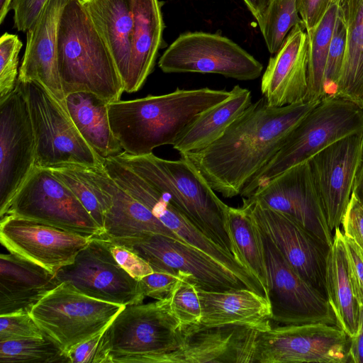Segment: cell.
<instances>
[{"mask_svg": "<svg viewBox=\"0 0 363 363\" xmlns=\"http://www.w3.org/2000/svg\"><path fill=\"white\" fill-rule=\"evenodd\" d=\"M93 236L10 215L0 223V241L7 250L56 274L72 263Z\"/></svg>", "mask_w": 363, "mask_h": 363, "instance_id": "cell-18", "label": "cell"}, {"mask_svg": "<svg viewBox=\"0 0 363 363\" xmlns=\"http://www.w3.org/2000/svg\"><path fill=\"white\" fill-rule=\"evenodd\" d=\"M47 168L71 189L103 232L104 213L101 192L82 164L66 163Z\"/></svg>", "mask_w": 363, "mask_h": 363, "instance_id": "cell-36", "label": "cell"}, {"mask_svg": "<svg viewBox=\"0 0 363 363\" xmlns=\"http://www.w3.org/2000/svg\"><path fill=\"white\" fill-rule=\"evenodd\" d=\"M172 312L182 326L201 324V308L194 279L184 274L171 296Z\"/></svg>", "mask_w": 363, "mask_h": 363, "instance_id": "cell-38", "label": "cell"}, {"mask_svg": "<svg viewBox=\"0 0 363 363\" xmlns=\"http://www.w3.org/2000/svg\"><path fill=\"white\" fill-rule=\"evenodd\" d=\"M184 274L174 270H155L138 280L140 291L145 298L156 300L169 298Z\"/></svg>", "mask_w": 363, "mask_h": 363, "instance_id": "cell-42", "label": "cell"}, {"mask_svg": "<svg viewBox=\"0 0 363 363\" xmlns=\"http://www.w3.org/2000/svg\"><path fill=\"white\" fill-rule=\"evenodd\" d=\"M45 334L30 315L22 312L0 315V342L26 337H43Z\"/></svg>", "mask_w": 363, "mask_h": 363, "instance_id": "cell-41", "label": "cell"}, {"mask_svg": "<svg viewBox=\"0 0 363 363\" xmlns=\"http://www.w3.org/2000/svg\"><path fill=\"white\" fill-rule=\"evenodd\" d=\"M114 59L123 86L129 72L132 0H80Z\"/></svg>", "mask_w": 363, "mask_h": 363, "instance_id": "cell-28", "label": "cell"}, {"mask_svg": "<svg viewBox=\"0 0 363 363\" xmlns=\"http://www.w3.org/2000/svg\"><path fill=\"white\" fill-rule=\"evenodd\" d=\"M108 104L91 92L77 91L66 95L67 111L76 128L89 145L104 160L123 152L111 127Z\"/></svg>", "mask_w": 363, "mask_h": 363, "instance_id": "cell-29", "label": "cell"}, {"mask_svg": "<svg viewBox=\"0 0 363 363\" xmlns=\"http://www.w3.org/2000/svg\"><path fill=\"white\" fill-rule=\"evenodd\" d=\"M48 0H12L13 27L27 32L36 21Z\"/></svg>", "mask_w": 363, "mask_h": 363, "instance_id": "cell-46", "label": "cell"}, {"mask_svg": "<svg viewBox=\"0 0 363 363\" xmlns=\"http://www.w3.org/2000/svg\"><path fill=\"white\" fill-rule=\"evenodd\" d=\"M351 362L363 363V306H359V328L356 337L351 338Z\"/></svg>", "mask_w": 363, "mask_h": 363, "instance_id": "cell-49", "label": "cell"}, {"mask_svg": "<svg viewBox=\"0 0 363 363\" xmlns=\"http://www.w3.org/2000/svg\"><path fill=\"white\" fill-rule=\"evenodd\" d=\"M242 206L288 263L326 296V261L331 247L291 216L252 197L242 198Z\"/></svg>", "mask_w": 363, "mask_h": 363, "instance_id": "cell-14", "label": "cell"}, {"mask_svg": "<svg viewBox=\"0 0 363 363\" xmlns=\"http://www.w3.org/2000/svg\"><path fill=\"white\" fill-rule=\"evenodd\" d=\"M135 252L153 270H174L191 275L199 288L226 291L247 286L230 271L202 251L182 240L155 233L107 240Z\"/></svg>", "mask_w": 363, "mask_h": 363, "instance_id": "cell-15", "label": "cell"}, {"mask_svg": "<svg viewBox=\"0 0 363 363\" xmlns=\"http://www.w3.org/2000/svg\"><path fill=\"white\" fill-rule=\"evenodd\" d=\"M231 94L208 87L177 88L162 95L118 100L108 104L111 127L125 152L148 155L157 147L173 146L201 113Z\"/></svg>", "mask_w": 363, "mask_h": 363, "instance_id": "cell-2", "label": "cell"}, {"mask_svg": "<svg viewBox=\"0 0 363 363\" xmlns=\"http://www.w3.org/2000/svg\"><path fill=\"white\" fill-rule=\"evenodd\" d=\"M60 282L56 274L12 253L0 256V315L30 313Z\"/></svg>", "mask_w": 363, "mask_h": 363, "instance_id": "cell-26", "label": "cell"}, {"mask_svg": "<svg viewBox=\"0 0 363 363\" xmlns=\"http://www.w3.org/2000/svg\"><path fill=\"white\" fill-rule=\"evenodd\" d=\"M1 363H69L49 337H26L0 342Z\"/></svg>", "mask_w": 363, "mask_h": 363, "instance_id": "cell-35", "label": "cell"}, {"mask_svg": "<svg viewBox=\"0 0 363 363\" xmlns=\"http://www.w3.org/2000/svg\"><path fill=\"white\" fill-rule=\"evenodd\" d=\"M351 337L323 323L272 325L258 330L254 362H351Z\"/></svg>", "mask_w": 363, "mask_h": 363, "instance_id": "cell-10", "label": "cell"}, {"mask_svg": "<svg viewBox=\"0 0 363 363\" xmlns=\"http://www.w3.org/2000/svg\"><path fill=\"white\" fill-rule=\"evenodd\" d=\"M262 235L272 322L279 325L323 323L337 325L327 297L295 270L265 235Z\"/></svg>", "mask_w": 363, "mask_h": 363, "instance_id": "cell-13", "label": "cell"}, {"mask_svg": "<svg viewBox=\"0 0 363 363\" xmlns=\"http://www.w3.org/2000/svg\"><path fill=\"white\" fill-rule=\"evenodd\" d=\"M60 282L67 281L91 298L128 306L143 303L138 281L116 262L106 241L94 236L77 255L74 262L55 274Z\"/></svg>", "mask_w": 363, "mask_h": 363, "instance_id": "cell-16", "label": "cell"}, {"mask_svg": "<svg viewBox=\"0 0 363 363\" xmlns=\"http://www.w3.org/2000/svg\"><path fill=\"white\" fill-rule=\"evenodd\" d=\"M347 27L339 9L325 69L324 98L334 96L335 94L345 59Z\"/></svg>", "mask_w": 363, "mask_h": 363, "instance_id": "cell-39", "label": "cell"}, {"mask_svg": "<svg viewBox=\"0 0 363 363\" xmlns=\"http://www.w3.org/2000/svg\"><path fill=\"white\" fill-rule=\"evenodd\" d=\"M249 197L291 216L332 246L333 235L308 162L291 167L276 176Z\"/></svg>", "mask_w": 363, "mask_h": 363, "instance_id": "cell-20", "label": "cell"}, {"mask_svg": "<svg viewBox=\"0 0 363 363\" xmlns=\"http://www.w3.org/2000/svg\"><path fill=\"white\" fill-rule=\"evenodd\" d=\"M105 169L121 187L147 207L182 241L215 259L233 273L247 288L264 295L259 283L232 254L202 233L157 188L115 158L109 160L106 163Z\"/></svg>", "mask_w": 363, "mask_h": 363, "instance_id": "cell-12", "label": "cell"}, {"mask_svg": "<svg viewBox=\"0 0 363 363\" xmlns=\"http://www.w3.org/2000/svg\"><path fill=\"white\" fill-rule=\"evenodd\" d=\"M69 1H47L27 31L26 49L18 77L19 82L39 83L66 111V96L57 65V42L61 15Z\"/></svg>", "mask_w": 363, "mask_h": 363, "instance_id": "cell-22", "label": "cell"}, {"mask_svg": "<svg viewBox=\"0 0 363 363\" xmlns=\"http://www.w3.org/2000/svg\"><path fill=\"white\" fill-rule=\"evenodd\" d=\"M82 165L100 188L104 199L103 232L98 237L118 240L155 233L180 240L147 207L121 187L106 172L103 164Z\"/></svg>", "mask_w": 363, "mask_h": 363, "instance_id": "cell-23", "label": "cell"}, {"mask_svg": "<svg viewBox=\"0 0 363 363\" xmlns=\"http://www.w3.org/2000/svg\"><path fill=\"white\" fill-rule=\"evenodd\" d=\"M352 194L363 206V163L357 175L352 189Z\"/></svg>", "mask_w": 363, "mask_h": 363, "instance_id": "cell-51", "label": "cell"}, {"mask_svg": "<svg viewBox=\"0 0 363 363\" xmlns=\"http://www.w3.org/2000/svg\"><path fill=\"white\" fill-rule=\"evenodd\" d=\"M338 9V6L333 3L320 23L306 31L308 62V91L305 101H320L324 98V74Z\"/></svg>", "mask_w": 363, "mask_h": 363, "instance_id": "cell-34", "label": "cell"}, {"mask_svg": "<svg viewBox=\"0 0 363 363\" xmlns=\"http://www.w3.org/2000/svg\"><path fill=\"white\" fill-rule=\"evenodd\" d=\"M319 101L275 107L263 96L252 103L209 146L180 155L196 166L215 191L225 198L238 196Z\"/></svg>", "mask_w": 363, "mask_h": 363, "instance_id": "cell-1", "label": "cell"}, {"mask_svg": "<svg viewBox=\"0 0 363 363\" xmlns=\"http://www.w3.org/2000/svg\"><path fill=\"white\" fill-rule=\"evenodd\" d=\"M330 229L339 228L363 163V133L337 140L308 161Z\"/></svg>", "mask_w": 363, "mask_h": 363, "instance_id": "cell-19", "label": "cell"}, {"mask_svg": "<svg viewBox=\"0 0 363 363\" xmlns=\"http://www.w3.org/2000/svg\"><path fill=\"white\" fill-rule=\"evenodd\" d=\"M348 274L359 306H363V249L343 235Z\"/></svg>", "mask_w": 363, "mask_h": 363, "instance_id": "cell-43", "label": "cell"}, {"mask_svg": "<svg viewBox=\"0 0 363 363\" xmlns=\"http://www.w3.org/2000/svg\"><path fill=\"white\" fill-rule=\"evenodd\" d=\"M133 25L130 36L128 77L124 91L140 90L152 72L163 46L164 23L159 0H132Z\"/></svg>", "mask_w": 363, "mask_h": 363, "instance_id": "cell-27", "label": "cell"}, {"mask_svg": "<svg viewBox=\"0 0 363 363\" xmlns=\"http://www.w3.org/2000/svg\"><path fill=\"white\" fill-rule=\"evenodd\" d=\"M231 95L201 113L186 128L174 149L180 155L199 151L218 139L252 103L251 91L235 85Z\"/></svg>", "mask_w": 363, "mask_h": 363, "instance_id": "cell-30", "label": "cell"}, {"mask_svg": "<svg viewBox=\"0 0 363 363\" xmlns=\"http://www.w3.org/2000/svg\"><path fill=\"white\" fill-rule=\"evenodd\" d=\"M105 240L118 264L135 279L138 281L154 272L151 265L135 252L123 245Z\"/></svg>", "mask_w": 363, "mask_h": 363, "instance_id": "cell-44", "label": "cell"}, {"mask_svg": "<svg viewBox=\"0 0 363 363\" xmlns=\"http://www.w3.org/2000/svg\"><path fill=\"white\" fill-rule=\"evenodd\" d=\"M105 331V330H104ZM84 341L65 353L69 363H106L101 350V340L104 332Z\"/></svg>", "mask_w": 363, "mask_h": 363, "instance_id": "cell-47", "label": "cell"}, {"mask_svg": "<svg viewBox=\"0 0 363 363\" xmlns=\"http://www.w3.org/2000/svg\"><path fill=\"white\" fill-rule=\"evenodd\" d=\"M224 227L233 255L259 283L269 300L267 269L260 230L242 206L238 208L228 206Z\"/></svg>", "mask_w": 363, "mask_h": 363, "instance_id": "cell-32", "label": "cell"}, {"mask_svg": "<svg viewBox=\"0 0 363 363\" xmlns=\"http://www.w3.org/2000/svg\"><path fill=\"white\" fill-rule=\"evenodd\" d=\"M339 9L347 27V43L334 96L363 108V0H345Z\"/></svg>", "mask_w": 363, "mask_h": 363, "instance_id": "cell-33", "label": "cell"}, {"mask_svg": "<svg viewBox=\"0 0 363 363\" xmlns=\"http://www.w3.org/2000/svg\"><path fill=\"white\" fill-rule=\"evenodd\" d=\"M114 157L157 188L202 233L232 254L224 227L228 205L187 157L170 160L153 152L136 156L124 151Z\"/></svg>", "mask_w": 363, "mask_h": 363, "instance_id": "cell-4", "label": "cell"}, {"mask_svg": "<svg viewBox=\"0 0 363 363\" xmlns=\"http://www.w3.org/2000/svg\"><path fill=\"white\" fill-rule=\"evenodd\" d=\"M341 224L343 235L352 239L363 249V206L352 194Z\"/></svg>", "mask_w": 363, "mask_h": 363, "instance_id": "cell-45", "label": "cell"}, {"mask_svg": "<svg viewBox=\"0 0 363 363\" xmlns=\"http://www.w3.org/2000/svg\"><path fill=\"white\" fill-rule=\"evenodd\" d=\"M363 133V108L338 97L321 99L297 124L269 162L242 189L247 198L272 179L341 138Z\"/></svg>", "mask_w": 363, "mask_h": 363, "instance_id": "cell-6", "label": "cell"}, {"mask_svg": "<svg viewBox=\"0 0 363 363\" xmlns=\"http://www.w3.org/2000/svg\"><path fill=\"white\" fill-rule=\"evenodd\" d=\"M6 215L84 235L102 233L71 189L47 167H34L12 199Z\"/></svg>", "mask_w": 363, "mask_h": 363, "instance_id": "cell-11", "label": "cell"}, {"mask_svg": "<svg viewBox=\"0 0 363 363\" xmlns=\"http://www.w3.org/2000/svg\"><path fill=\"white\" fill-rule=\"evenodd\" d=\"M297 0H272L259 26L269 52L275 54L290 30L302 24L298 12Z\"/></svg>", "mask_w": 363, "mask_h": 363, "instance_id": "cell-37", "label": "cell"}, {"mask_svg": "<svg viewBox=\"0 0 363 363\" xmlns=\"http://www.w3.org/2000/svg\"><path fill=\"white\" fill-rule=\"evenodd\" d=\"M272 0H243L259 26Z\"/></svg>", "mask_w": 363, "mask_h": 363, "instance_id": "cell-50", "label": "cell"}, {"mask_svg": "<svg viewBox=\"0 0 363 363\" xmlns=\"http://www.w3.org/2000/svg\"><path fill=\"white\" fill-rule=\"evenodd\" d=\"M35 140L28 107L16 85L0 101V218L35 166Z\"/></svg>", "mask_w": 363, "mask_h": 363, "instance_id": "cell-17", "label": "cell"}, {"mask_svg": "<svg viewBox=\"0 0 363 363\" xmlns=\"http://www.w3.org/2000/svg\"><path fill=\"white\" fill-rule=\"evenodd\" d=\"M345 0H333V3H335L339 8L342 7Z\"/></svg>", "mask_w": 363, "mask_h": 363, "instance_id": "cell-53", "label": "cell"}, {"mask_svg": "<svg viewBox=\"0 0 363 363\" xmlns=\"http://www.w3.org/2000/svg\"><path fill=\"white\" fill-rule=\"evenodd\" d=\"M22 46L17 35L4 33L0 38V101L16 86L18 55Z\"/></svg>", "mask_w": 363, "mask_h": 363, "instance_id": "cell-40", "label": "cell"}, {"mask_svg": "<svg viewBox=\"0 0 363 363\" xmlns=\"http://www.w3.org/2000/svg\"><path fill=\"white\" fill-rule=\"evenodd\" d=\"M165 73L217 74L240 81L254 80L263 65L245 50L219 33H182L158 62Z\"/></svg>", "mask_w": 363, "mask_h": 363, "instance_id": "cell-9", "label": "cell"}, {"mask_svg": "<svg viewBox=\"0 0 363 363\" xmlns=\"http://www.w3.org/2000/svg\"><path fill=\"white\" fill-rule=\"evenodd\" d=\"M325 289L337 326L351 338L356 337L359 328V305L350 279L343 233L340 228L335 229L327 257Z\"/></svg>", "mask_w": 363, "mask_h": 363, "instance_id": "cell-31", "label": "cell"}, {"mask_svg": "<svg viewBox=\"0 0 363 363\" xmlns=\"http://www.w3.org/2000/svg\"><path fill=\"white\" fill-rule=\"evenodd\" d=\"M182 337L169 297L125 306L104 332L101 350L106 363H158L180 345Z\"/></svg>", "mask_w": 363, "mask_h": 363, "instance_id": "cell-5", "label": "cell"}, {"mask_svg": "<svg viewBox=\"0 0 363 363\" xmlns=\"http://www.w3.org/2000/svg\"><path fill=\"white\" fill-rule=\"evenodd\" d=\"M258 330L242 325L183 326L180 345L158 363L254 362Z\"/></svg>", "mask_w": 363, "mask_h": 363, "instance_id": "cell-21", "label": "cell"}, {"mask_svg": "<svg viewBox=\"0 0 363 363\" xmlns=\"http://www.w3.org/2000/svg\"><path fill=\"white\" fill-rule=\"evenodd\" d=\"M26 101L35 140V166L50 167L71 163L101 165L104 159L81 135L67 111L42 85L19 82Z\"/></svg>", "mask_w": 363, "mask_h": 363, "instance_id": "cell-8", "label": "cell"}, {"mask_svg": "<svg viewBox=\"0 0 363 363\" xmlns=\"http://www.w3.org/2000/svg\"><path fill=\"white\" fill-rule=\"evenodd\" d=\"M308 62V35L300 23L290 30L281 48L270 57L262 74L261 92L269 105L281 107L305 102Z\"/></svg>", "mask_w": 363, "mask_h": 363, "instance_id": "cell-24", "label": "cell"}, {"mask_svg": "<svg viewBox=\"0 0 363 363\" xmlns=\"http://www.w3.org/2000/svg\"><path fill=\"white\" fill-rule=\"evenodd\" d=\"M125 306L100 301L60 282L30 312L45 335L65 354L104 331Z\"/></svg>", "mask_w": 363, "mask_h": 363, "instance_id": "cell-7", "label": "cell"}, {"mask_svg": "<svg viewBox=\"0 0 363 363\" xmlns=\"http://www.w3.org/2000/svg\"><path fill=\"white\" fill-rule=\"evenodd\" d=\"M201 324L206 326L242 325L265 330L272 324L270 301L248 288L209 291L198 287Z\"/></svg>", "mask_w": 363, "mask_h": 363, "instance_id": "cell-25", "label": "cell"}, {"mask_svg": "<svg viewBox=\"0 0 363 363\" xmlns=\"http://www.w3.org/2000/svg\"><path fill=\"white\" fill-rule=\"evenodd\" d=\"M57 65L65 96L87 91L121 100L124 86L113 55L80 0H69L61 15Z\"/></svg>", "mask_w": 363, "mask_h": 363, "instance_id": "cell-3", "label": "cell"}, {"mask_svg": "<svg viewBox=\"0 0 363 363\" xmlns=\"http://www.w3.org/2000/svg\"><path fill=\"white\" fill-rule=\"evenodd\" d=\"M12 0H0V23H2L6 18L9 11L11 10Z\"/></svg>", "mask_w": 363, "mask_h": 363, "instance_id": "cell-52", "label": "cell"}, {"mask_svg": "<svg viewBox=\"0 0 363 363\" xmlns=\"http://www.w3.org/2000/svg\"><path fill=\"white\" fill-rule=\"evenodd\" d=\"M333 3V0H297L298 12L306 31L320 23Z\"/></svg>", "mask_w": 363, "mask_h": 363, "instance_id": "cell-48", "label": "cell"}]
</instances>
